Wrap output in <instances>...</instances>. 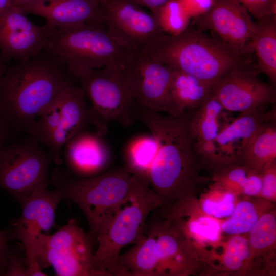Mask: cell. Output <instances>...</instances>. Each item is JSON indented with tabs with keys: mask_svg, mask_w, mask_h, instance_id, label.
Returning <instances> with one entry per match:
<instances>
[{
	"mask_svg": "<svg viewBox=\"0 0 276 276\" xmlns=\"http://www.w3.org/2000/svg\"><path fill=\"white\" fill-rule=\"evenodd\" d=\"M251 170L244 163L231 164L212 172V179L236 193L240 192Z\"/></svg>",
	"mask_w": 276,
	"mask_h": 276,
	"instance_id": "32",
	"label": "cell"
},
{
	"mask_svg": "<svg viewBox=\"0 0 276 276\" xmlns=\"http://www.w3.org/2000/svg\"><path fill=\"white\" fill-rule=\"evenodd\" d=\"M61 105L56 117L53 133L45 146L53 162L62 164V149L75 134L91 125L85 93L80 85L73 83L61 93Z\"/></svg>",
	"mask_w": 276,
	"mask_h": 276,
	"instance_id": "18",
	"label": "cell"
},
{
	"mask_svg": "<svg viewBox=\"0 0 276 276\" xmlns=\"http://www.w3.org/2000/svg\"><path fill=\"white\" fill-rule=\"evenodd\" d=\"M7 67V65L3 61L0 57V78L5 72Z\"/></svg>",
	"mask_w": 276,
	"mask_h": 276,
	"instance_id": "42",
	"label": "cell"
},
{
	"mask_svg": "<svg viewBox=\"0 0 276 276\" xmlns=\"http://www.w3.org/2000/svg\"><path fill=\"white\" fill-rule=\"evenodd\" d=\"M10 231V228L0 229V275H4L6 268Z\"/></svg>",
	"mask_w": 276,
	"mask_h": 276,
	"instance_id": "38",
	"label": "cell"
},
{
	"mask_svg": "<svg viewBox=\"0 0 276 276\" xmlns=\"http://www.w3.org/2000/svg\"><path fill=\"white\" fill-rule=\"evenodd\" d=\"M75 80L43 49L25 62L7 65L0 78V113L16 132L26 133L35 119Z\"/></svg>",
	"mask_w": 276,
	"mask_h": 276,
	"instance_id": "2",
	"label": "cell"
},
{
	"mask_svg": "<svg viewBox=\"0 0 276 276\" xmlns=\"http://www.w3.org/2000/svg\"><path fill=\"white\" fill-rule=\"evenodd\" d=\"M190 16L194 18L206 13L213 6L214 0H178Z\"/></svg>",
	"mask_w": 276,
	"mask_h": 276,
	"instance_id": "36",
	"label": "cell"
},
{
	"mask_svg": "<svg viewBox=\"0 0 276 276\" xmlns=\"http://www.w3.org/2000/svg\"><path fill=\"white\" fill-rule=\"evenodd\" d=\"M49 183L42 182L36 187L21 204L20 217L11 225L10 240H18L24 249L27 276L47 275L36 259L38 238L54 225L57 208L63 200L57 190L47 188Z\"/></svg>",
	"mask_w": 276,
	"mask_h": 276,
	"instance_id": "10",
	"label": "cell"
},
{
	"mask_svg": "<svg viewBox=\"0 0 276 276\" xmlns=\"http://www.w3.org/2000/svg\"><path fill=\"white\" fill-rule=\"evenodd\" d=\"M152 14L163 31L171 36L183 32L191 19L178 0H169Z\"/></svg>",
	"mask_w": 276,
	"mask_h": 276,
	"instance_id": "29",
	"label": "cell"
},
{
	"mask_svg": "<svg viewBox=\"0 0 276 276\" xmlns=\"http://www.w3.org/2000/svg\"><path fill=\"white\" fill-rule=\"evenodd\" d=\"M262 186L260 172L251 170L240 192L249 196L259 195Z\"/></svg>",
	"mask_w": 276,
	"mask_h": 276,
	"instance_id": "37",
	"label": "cell"
},
{
	"mask_svg": "<svg viewBox=\"0 0 276 276\" xmlns=\"http://www.w3.org/2000/svg\"><path fill=\"white\" fill-rule=\"evenodd\" d=\"M54 28L31 21L18 7L12 6L0 12V57L7 65L10 61L24 62L43 50Z\"/></svg>",
	"mask_w": 276,
	"mask_h": 276,
	"instance_id": "13",
	"label": "cell"
},
{
	"mask_svg": "<svg viewBox=\"0 0 276 276\" xmlns=\"http://www.w3.org/2000/svg\"><path fill=\"white\" fill-rule=\"evenodd\" d=\"M153 60L191 74L213 85L233 68L254 62L215 36L189 27L176 36H167L146 53Z\"/></svg>",
	"mask_w": 276,
	"mask_h": 276,
	"instance_id": "3",
	"label": "cell"
},
{
	"mask_svg": "<svg viewBox=\"0 0 276 276\" xmlns=\"http://www.w3.org/2000/svg\"><path fill=\"white\" fill-rule=\"evenodd\" d=\"M25 14L44 18L58 29L90 24H103L99 5L89 0H32L18 7Z\"/></svg>",
	"mask_w": 276,
	"mask_h": 276,
	"instance_id": "20",
	"label": "cell"
},
{
	"mask_svg": "<svg viewBox=\"0 0 276 276\" xmlns=\"http://www.w3.org/2000/svg\"><path fill=\"white\" fill-rule=\"evenodd\" d=\"M102 135L95 130L84 129L72 137L62 149L66 170L78 178L102 174L108 165L110 154Z\"/></svg>",
	"mask_w": 276,
	"mask_h": 276,
	"instance_id": "19",
	"label": "cell"
},
{
	"mask_svg": "<svg viewBox=\"0 0 276 276\" xmlns=\"http://www.w3.org/2000/svg\"><path fill=\"white\" fill-rule=\"evenodd\" d=\"M148 227L154 237L157 276L187 275L195 270L198 260L196 249L176 220L160 216Z\"/></svg>",
	"mask_w": 276,
	"mask_h": 276,
	"instance_id": "17",
	"label": "cell"
},
{
	"mask_svg": "<svg viewBox=\"0 0 276 276\" xmlns=\"http://www.w3.org/2000/svg\"><path fill=\"white\" fill-rule=\"evenodd\" d=\"M89 1H91L93 2H94V3L98 4V5H99V1H100V0H89Z\"/></svg>",
	"mask_w": 276,
	"mask_h": 276,
	"instance_id": "44",
	"label": "cell"
},
{
	"mask_svg": "<svg viewBox=\"0 0 276 276\" xmlns=\"http://www.w3.org/2000/svg\"><path fill=\"white\" fill-rule=\"evenodd\" d=\"M134 115L148 128L156 143L148 181L160 199V209L191 198L206 178L199 174L202 166L195 152V139L187 114L164 115L135 105Z\"/></svg>",
	"mask_w": 276,
	"mask_h": 276,
	"instance_id": "1",
	"label": "cell"
},
{
	"mask_svg": "<svg viewBox=\"0 0 276 276\" xmlns=\"http://www.w3.org/2000/svg\"><path fill=\"white\" fill-rule=\"evenodd\" d=\"M162 205L148 179L139 176L129 194L103 222L96 238L93 266L100 276H120L118 259L125 246L135 244L144 235L146 219Z\"/></svg>",
	"mask_w": 276,
	"mask_h": 276,
	"instance_id": "4",
	"label": "cell"
},
{
	"mask_svg": "<svg viewBox=\"0 0 276 276\" xmlns=\"http://www.w3.org/2000/svg\"><path fill=\"white\" fill-rule=\"evenodd\" d=\"M181 214L190 217L185 221L178 218H170L175 220L180 225L188 240L194 246L199 247L217 244L221 239V224L216 218L205 215L195 217L189 212L174 211L169 212L167 217ZM168 218V217H167Z\"/></svg>",
	"mask_w": 276,
	"mask_h": 276,
	"instance_id": "25",
	"label": "cell"
},
{
	"mask_svg": "<svg viewBox=\"0 0 276 276\" xmlns=\"http://www.w3.org/2000/svg\"><path fill=\"white\" fill-rule=\"evenodd\" d=\"M43 49L56 57L76 80L89 70L127 65L134 54L119 43L103 24L54 29Z\"/></svg>",
	"mask_w": 276,
	"mask_h": 276,
	"instance_id": "6",
	"label": "cell"
},
{
	"mask_svg": "<svg viewBox=\"0 0 276 276\" xmlns=\"http://www.w3.org/2000/svg\"><path fill=\"white\" fill-rule=\"evenodd\" d=\"M90 105L91 125L103 135L110 122L124 126L135 119V103L128 65H111L89 70L76 78Z\"/></svg>",
	"mask_w": 276,
	"mask_h": 276,
	"instance_id": "7",
	"label": "cell"
},
{
	"mask_svg": "<svg viewBox=\"0 0 276 276\" xmlns=\"http://www.w3.org/2000/svg\"><path fill=\"white\" fill-rule=\"evenodd\" d=\"M135 104L172 115L170 88L172 69L147 53H134L128 64Z\"/></svg>",
	"mask_w": 276,
	"mask_h": 276,
	"instance_id": "16",
	"label": "cell"
},
{
	"mask_svg": "<svg viewBox=\"0 0 276 276\" xmlns=\"http://www.w3.org/2000/svg\"><path fill=\"white\" fill-rule=\"evenodd\" d=\"M251 251L248 238L241 235H233L225 245L221 264L223 269L238 271L251 268Z\"/></svg>",
	"mask_w": 276,
	"mask_h": 276,
	"instance_id": "30",
	"label": "cell"
},
{
	"mask_svg": "<svg viewBox=\"0 0 276 276\" xmlns=\"http://www.w3.org/2000/svg\"><path fill=\"white\" fill-rule=\"evenodd\" d=\"M262 186L259 195L269 202L276 198V162L265 165L260 171Z\"/></svg>",
	"mask_w": 276,
	"mask_h": 276,
	"instance_id": "33",
	"label": "cell"
},
{
	"mask_svg": "<svg viewBox=\"0 0 276 276\" xmlns=\"http://www.w3.org/2000/svg\"><path fill=\"white\" fill-rule=\"evenodd\" d=\"M27 134L0 149V188L20 204L39 183L50 182L48 169L53 163L41 144Z\"/></svg>",
	"mask_w": 276,
	"mask_h": 276,
	"instance_id": "8",
	"label": "cell"
},
{
	"mask_svg": "<svg viewBox=\"0 0 276 276\" xmlns=\"http://www.w3.org/2000/svg\"><path fill=\"white\" fill-rule=\"evenodd\" d=\"M15 133V130L0 113V149L13 140Z\"/></svg>",
	"mask_w": 276,
	"mask_h": 276,
	"instance_id": "39",
	"label": "cell"
},
{
	"mask_svg": "<svg viewBox=\"0 0 276 276\" xmlns=\"http://www.w3.org/2000/svg\"><path fill=\"white\" fill-rule=\"evenodd\" d=\"M94 242L71 219L53 234L39 236L36 259L42 269L51 266L58 276H100L93 266Z\"/></svg>",
	"mask_w": 276,
	"mask_h": 276,
	"instance_id": "9",
	"label": "cell"
},
{
	"mask_svg": "<svg viewBox=\"0 0 276 276\" xmlns=\"http://www.w3.org/2000/svg\"><path fill=\"white\" fill-rule=\"evenodd\" d=\"M276 162L275 106L266 116L252 138L243 163L249 168L260 172L267 164Z\"/></svg>",
	"mask_w": 276,
	"mask_h": 276,
	"instance_id": "24",
	"label": "cell"
},
{
	"mask_svg": "<svg viewBox=\"0 0 276 276\" xmlns=\"http://www.w3.org/2000/svg\"><path fill=\"white\" fill-rule=\"evenodd\" d=\"M256 19L276 15V0H236Z\"/></svg>",
	"mask_w": 276,
	"mask_h": 276,
	"instance_id": "34",
	"label": "cell"
},
{
	"mask_svg": "<svg viewBox=\"0 0 276 276\" xmlns=\"http://www.w3.org/2000/svg\"><path fill=\"white\" fill-rule=\"evenodd\" d=\"M248 240L251 251V267L259 257L273 252L276 242V217L275 210H268L259 217L249 231Z\"/></svg>",
	"mask_w": 276,
	"mask_h": 276,
	"instance_id": "28",
	"label": "cell"
},
{
	"mask_svg": "<svg viewBox=\"0 0 276 276\" xmlns=\"http://www.w3.org/2000/svg\"><path fill=\"white\" fill-rule=\"evenodd\" d=\"M197 28L210 30L235 51L252 56L255 22L247 9L236 0H214L205 14L194 18Z\"/></svg>",
	"mask_w": 276,
	"mask_h": 276,
	"instance_id": "14",
	"label": "cell"
},
{
	"mask_svg": "<svg viewBox=\"0 0 276 276\" xmlns=\"http://www.w3.org/2000/svg\"><path fill=\"white\" fill-rule=\"evenodd\" d=\"M259 73L254 62L236 66L213 85L211 93L229 112L275 105L276 87L261 80Z\"/></svg>",
	"mask_w": 276,
	"mask_h": 276,
	"instance_id": "12",
	"label": "cell"
},
{
	"mask_svg": "<svg viewBox=\"0 0 276 276\" xmlns=\"http://www.w3.org/2000/svg\"><path fill=\"white\" fill-rule=\"evenodd\" d=\"M212 86L191 74L172 69L170 88L172 116H181L198 109L210 95Z\"/></svg>",
	"mask_w": 276,
	"mask_h": 276,
	"instance_id": "21",
	"label": "cell"
},
{
	"mask_svg": "<svg viewBox=\"0 0 276 276\" xmlns=\"http://www.w3.org/2000/svg\"><path fill=\"white\" fill-rule=\"evenodd\" d=\"M138 176L125 166L94 177L78 178L57 166L52 171L50 183L62 199L74 202L83 211L88 223V233L95 242L103 222L129 195Z\"/></svg>",
	"mask_w": 276,
	"mask_h": 276,
	"instance_id": "5",
	"label": "cell"
},
{
	"mask_svg": "<svg viewBox=\"0 0 276 276\" xmlns=\"http://www.w3.org/2000/svg\"><path fill=\"white\" fill-rule=\"evenodd\" d=\"M268 106L240 112L214 141L205 144L206 167L212 172L222 167L243 163L252 138L265 119Z\"/></svg>",
	"mask_w": 276,
	"mask_h": 276,
	"instance_id": "15",
	"label": "cell"
},
{
	"mask_svg": "<svg viewBox=\"0 0 276 276\" xmlns=\"http://www.w3.org/2000/svg\"><path fill=\"white\" fill-rule=\"evenodd\" d=\"M270 202L266 200L240 201L235 205L232 215L221 223L222 232L230 235L248 233L260 216L270 209Z\"/></svg>",
	"mask_w": 276,
	"mask_h": 276,
	"instance_id": "26",
	"label": "cell"
},
{
	"mask_svg": "<svg viewBox=\"0 0 276 276\" xmlns=\"http://www.w3.org/2000/svg\"><path fill=\"white\" fill-rule=\"evenodd\" d=\"M31 1L32 0H13V2L15 6L19 7Z\"/></svg>",
	"mask_w": 276,
	"mask_h": 276,
	"instance_id": "43",
	"label": "cell"
},
{
	"mask_svg": "<svg viewBox=\"0 0 276 276\" xmlns=\"http://www.w3.org/2000/svg\"><path fill=\"white\" fill-rule=\"evenodd\" d=\"M216 183L217 196L207 197L201 202L204 214L217 219L229 217L235 206L236 192L221 184Z\"/></svg>",
	"mask_w": 276,
	"mask_h": 276,
	"instance_id": "31",
	"label": "cell"
},
{
	"mask_svg": "<svg viewBox=\"0 0 276 276\" xmlns=\"http://www.w3.org/2000/svg\"><path fill=\"white\" fill-rule=\"evenodd\" d=\"M227 111L211 93L202 104L195 111L187 114L195 143L214 141L225 122Z\"/></svg>",
	"mask_w": 276,
	"mask_h": 276,
	"instance_id": "23",
	"label": "cell"
},
{
	"mask_svg": "<svg viewBox=\"0 0 276 276\" xmlns=\"http://www.w3.org/2000/svg\"><path fill=\"white\" fill-rule=\"evenodd\" d=\"M104 25L110 34L133 53H146L167 36L152 14L126 0H100Z\"/></svg>",
	"mask_w": 276,
	"mask_h": 276,
	"instance_id": "11",
	"label": "cell"
},
{
	"mask_svg": "<svg viewBox=\"0 0 276 276\" xmlns=\"http://www.w3.org/2000/svg\"><path fill=\"white\" fill-rule=\"evenodd\" d=\"M156 143L152 135H142L131 140L125 150L126 167L131 174L148 179L156 154Z\"/></svg>",
	"mask_w": 276,
	"mask_h": 276,
	"instance_id": "27",
	"label": "cell"
},
{
	"mask_svg": "<svg viewBox=\"0 0 276 276\" xmlns=\"http://www.w3.org/2000/svg\"><path fill=\"white\" fill-rule=\"evenodd\" d=\"M13 5V0H0V12Z\"/></svg>",
	"mask_w": 276,
	"mask_h": 276,
	"instance_id": "41",
	"label": "cell"
},
{
	"mask_svg": "<svg viewBox=\"0 0 276 276\" xmlns=\"http://www.w3.org/2000/svg\"><path fill=\"white\" fill-rule=\"evenodd\" d=\"M23 250L21 244L11 249L9 247L7 263L4 275L26 276V258L21 254Z\"/></svg>",
	"mask_w": 276,
	"mask_h": 276,
	"instance_id": "35",
	"label": "cell"
},
{
	"mask_svg": "<svg viewBox=\"0 0 276 276\" xmlns=\"http://www.w3.org/2000/svg\"><path fill=\"white\" fill-rule=\"evenodd\" d=\"M255 27L252 45L256 68L276 87V15L256 19Z\"/></svg>",
	"mask_w": 276,
	"mask_h": 276,
	"instance_id": "22",
	"label": "cell"
},
{
	"mask_svg": "<svg viewBox=\"0 0 276 276\" xmlns=\"http://www.w3.org/2000/svg\"><path fill=\"white\" fill-rule=\"evenodd\" d=\"M138 6L145 7L154 12L158 8L169 0H126Z\"/></svg>",
	"mask_w": 276,
	"mask_h": 276,
	"instance_id": "40",
	"label": "cell"
}]
</instances>
